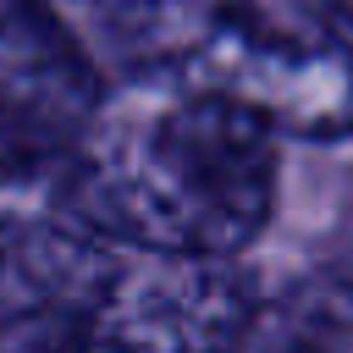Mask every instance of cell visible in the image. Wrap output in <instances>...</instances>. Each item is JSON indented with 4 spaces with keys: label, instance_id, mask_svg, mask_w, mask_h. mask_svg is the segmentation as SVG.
Here are the masks:
<instances>
[{
    "label": "cell",
    "instance_id": "obj_1",
    "mask_svg": "<svg viewBox=\"0 0 353 353\" xmlns=\"http://www.w3.org/2000/svg\"><path fill=\"white\" fill-rule=\"evenodd\" d=\"M72 171L99 232L160 254L232 259L276 210V132L171 66L105 83Z\"/></svg>",
    "mask_w": 353,
    "mask_h": 353
},
{
    "label": "cell",
    "instance_id": "obj_2",
    "mask_svg": "<svg viewBox=\"0 0 353 353\" xmlns=\"http://www.w3.org/2000/svg\"><path fill=\"white\" fill-rule=\"evenodd\" d=\"M171 72L243 105L270 132L353 138V33L320 0H210Z\"/></svg>",
    "mask_w": 353,
    "mask_h": 353
},
{
    "label": "cell",
    "instance_id": "obj_3",
    "mask_svg": "<svg viewBox=\"0 0 353 353\" xmlns=\"http://www.w3.org/2000/svg\"><path fill=\"white\" fill-rule=\"evenodd\" d=\"M66 353H243L254 292L226 259L116 243L110 265L77 298Z\"/></svg>",
    "mask_w": 353,
    "mask_h": 353
},
{
    "label": "cell",
    "instance_id": "obj_4",
    "mask_svg": "<svg viewBox=\"0 0 353 353\" xmlns=\"http://www.w3.org/2000/svg\"><path fill=\"white\" fill-rule=\"evenodd\" d=\"M105 83L44 0H0V121L44 143H72Z\"/></svg>",
    "mask_w": 353,
    "mask_h": 353
},
{
    "label": "cell",
    "instance_id": "obj_5",
    "mask_svg": "<svg viewBox=\"0 0 353 353\" xmlns=\"http://www.w3.org/2000/svg\"><path fill=\"white\" fill-rule=\"evenodd\" d=\"M99 83L165 72L188 55L210 0H44Z\"/></svg>",
    "mask_w": 353,
    "mask_h": 353
},
{
    "label": "cell",
    "instance_id": "obj_6",
    "mask_svg": "<svg viewBox=\"0 0 353 353\" xmlns=\"http://www.w3.org/2000/svg\"><path fill=\"white\" fill-rule=\"evenodd\" d=\"M265 353H353V265L298 281L270 309Z\"/></svg>",
    "mask_w": 353,
    "mask_h": 353
},
{
    "label": "cell",
    "instance_id": "obj_7",
    "mask_svg": "<svg viewBox=\"0 0 353 353\" xmlns=\"http://www.w3.org/2000/svg\"><path fill=\"white\" fill-rule=\"evenodd\" d=\"M39 303H44V292L33 287V276L0 248V325L17 320V314H28V309H39Z\"/></svg>",
    "mask_w": 353,
    "mask_h": 353
},
{
    "label": "cell",
    "instance_id": "obj_8",
    "mask_svg": "<svg viewBox=\"0 0 353 353\" xmlns=\"http://www.w3.org/2000/svg\"><path fill=\"white\" fill-rule=\"evenodd\" d=\"M320 6H331V11L342 17V22H353V0H320Z\"/></svg>",
    "mask_w": 353,
    "mask_h": 353
}]
</instances>
